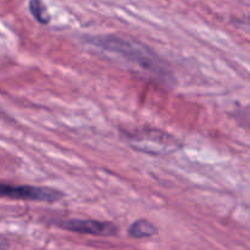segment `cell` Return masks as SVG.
<instances>
[{
  "label": "cell",
  "instance_id": "6da1fadb",
  "mask_svg": "<svg viewBox=\"0 0 250 250\" xmlns=\"http://www.w3.org/2000/svg\"><path fill=\"white\" fill-rule=\"evenodd\" d=\"M89 42L105 50L125 56V59L137 63L144 70H148L159 76L166 75V67H164L163 61L153 50L139 42H132L128 39L111 36L95 37V38L89 39Z\"/></svg>",
  "mask_w": 250,
  "mask_h": 250
},
{
  "label": "cell",
  "instance_id": "7a4b0ae2",
  "mask_svg": "<svg viewBox=\"0 0 250 250\" xmlns=\"http://www.w3.org/2000/svg\"><path fill=\"white\" fill-rule=\"evenodd\" d=\"M1 197L10 199L31 200V202L56 203L65 197L63 192L49 187H34V186H11L2 183L0 186Z\"/></svg>",
  "mask_w": 250,
  "mask_h": 250
},
{
  "label": "cell",
  "instance_id": "3957f363",
  "mask_svg": "<svg viewBox=\"0 0 250 250\" xmlns=\"http://www.w3.org/2000/svg\"><path fill=\"white\" fill-rule=\"evenodd\" d=\"M58 226L66 231L75 232V233L100 237H114L120 231L119 226L112 222L98 221V220H63V221L58 222Z\"/></svg>",
  "mask_w": 250,
  "mask_h": 250
},
{
  "label": "cell",
  "instance_id": "277c9868",
  "mask_svg": "<svg viewBox=\"0 0 250 250\" xmlns=\"http://www.w3.org/2000/svg\"><path fill=\"white\" fill-rule=\"evenodd\" d=\"M158 233V227L154 226L150 221L144 219H139L134 221L133 224L129 226L128 234L132 238H148V237H153Z\"/></svg>",
  "mask_w": 250,
  "mask_h": 250
},
{
  "label": "cell",
  "instance_id": "5b68a950",
  "mask_svg": "<svg viewBox=\"0 0 250 250\" xmlns=\"http://www.w3.org/2000/svg\"><path fill=\"white\" fill-rule=\"evenodd\" d=\"M29 10H31L32 15L34 19L41 23L46 24L50 21V15L46 11V7L42 0H31L29 1Z\"/></svg>",
  "mask_w": 250,
  "mask_h": 250
},
{
  "label": "cell",
  "instance_id": "8992f818",
  "mask_svg": "<svg viewBox=\"0 0 250 250\" xmlns=\"http://www.w3.org/2000/svg\"><path fill=\"white\" fill-rule=\"evenodd\" d=\"M247 26H248V29L250 31V17L248 19V23H247Z\"/></svg>",
  "mask_w": 250,
  "mask_h": 250
}]
</instances>
